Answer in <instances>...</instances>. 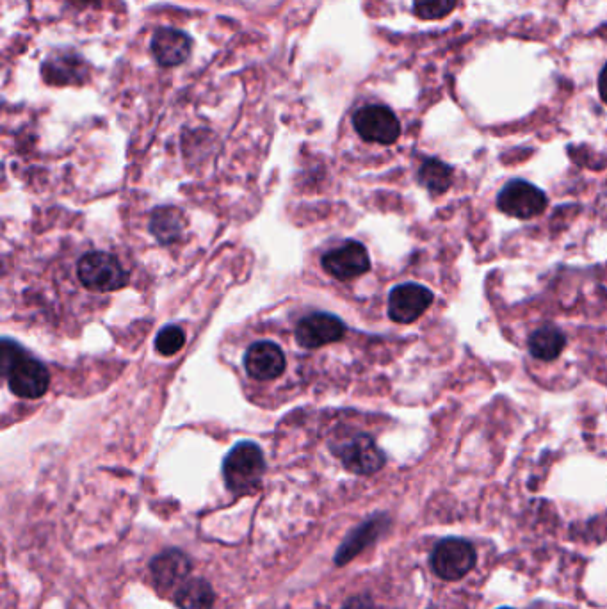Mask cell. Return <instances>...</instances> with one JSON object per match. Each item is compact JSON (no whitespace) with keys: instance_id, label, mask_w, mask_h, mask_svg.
<instances>
[{"instance_id":"cell-20","label":"cell","mask_w":607,"mask_h":609,"mask_svg":"<svg viewBox=\"0 0 607 609\" xmlns=\"http://www.w3.org/2000/svg\"><path fill=\"white\" fill-rule=\"evenodd\" d=\"M460 0H413L415 15L422 20H440L451 15Z\"/></svg>"},{"instance_id":"cell-17","label":"cell","mask_w":607,"mask_h":609,"mask_svg":"<svg viewBox=\"0 0 607 609\" xmlns=\"http://www.w3.org/2000/svg\"><path fill=\"white\" fill-rule=\"evenodd\" d=\"M419 182L433 195H442L453 184V168L440 159H426L419 170Z\"/></svg>"},{"instance_id":"cell-7","label":"cell","mask_w":607,"mask_h":609,"mask_svg":"<svg viewBox=\"0 0 607 609\" xmlns=\"http://www.w3.org/2000/svg\"><path fill=\"white\" fill-rule=\"evenodd\" d=\"M353 125L360 138L378 145H392L401 134V123L392 109L385 106H365L353 116Z\"/></svg>"},{"instance_id":"cell-23","label":"cell","mask_w":607,"mask_h":609,"mask_svg":"<svg viewBox=\"0 0 607 609\" xmlns=\"http://www.w3.org/2000/svg\"><path fill=\"white\" fill-rule=\"evenodd\" d=\"M599 91L600 97L607 104V65L602 68V72H600L599 77Z\"/></svg>"},{"instance_id":"cell-9","label":"cell","mask_w":607,"mask_h":609,"mask_svg":"<svg viewBox=\"0 0 607 609\" xmlns=\"http://www.w3.org/2000/svg\"><path fill=\"white\" fill-rule=\"evenodd\" d=\"M323 268L328 275L346 282L367 273L371 269V259L364 244L346 241L333 248L332 252L324 253Z\"/></svg>"},{"instance_id":"cell-6","label":"cell","mask_w":607,"mask_h":609,"mask_svg":"<svg viewBox=\"0 0 607 609\" xmlns=\"http://www.w3.org/2000/svg\"><path fill=\"white\" fill-rule=\"evenodd\" d=\"M497 205L504 214L518 220H531L547 209V196L542 189L526 180H511L502 187L497 196Z\"/></svg>"},{"instance_id":"cell-11","label":"cell","mask_w":607,"mask_h":609,"mask_svg":"<svg viewBox=\"0 0 607 609\" xmlns=\"http://www.w3.org/2000/svg\"><path fill=\"white\" fill-rule=\"evenodd\" d=\"M244 367L251 378L259 382L275 380L285 371L284 351L275 342L260 341L250 346L244 357Z\"/></svg>"},{"instance_id":"cell-2","label":"cell","mask_w":607,"mask_h":609,"mask_svg":"<svg viewBox=\"0 0 607 609\" xmlns=\"http://www.w3.org/2000/svg\"><path fill=\"white\" fill-rule=\"evenodd\" d=\"M264 471V453L253 442H239L237 446L232 447L223 462L225 483L235 494H248L259 487Z\"/></svg>"},{"instance_id":"cell-13","label":"cell","mask_w":607,"mask_h":609,"mask_svg":"<svg viewBox=\"0 0 607 609\" xmlns=\"http://www.w3.org/2000/svg\"><path fill=\"white\" fill-rule=\"evenodd\" d=\"M41 74L49 84L66 86L72 82H84L88 79V65L77 54H56L47 59L41 68Z\"/></svg>"},{"instance_id":"cell-5","label":"cell","mask_w":607,"mask_h":609,"mask_svg":"<svg viewBox=\"0 0 607 609\" xmlns=\"http://www.w3.org/2000/svg\"><path fill=\"white\" fill-rule=\"evenodd\" d=\"M476 565L474 547L462 538H446L431 554V567L446 581H458L467 576Z\"/></svg>"},{"instance_id":"cell-10","label":"cell","mask_w":607,"mask_h":609,"mask_svg":"<svg viewBox=\"0 0 607 609\" xmlns=\"http://www.w3.org/2000/svg\"><path fill=\"white\" fill-rule=\"evenodd\" d=\"M433 293L419 284L397 285L389 296V316L401 325H410L431 307Z\"/></svg>"},{"instance_id":"cell-1","label":"cell","mask_w":607,"mask_h":609,"mask_svg":"<svg viewBox=\"0 0 607 609\" xmlns=\"http://www.w3.org/2000/svg\"><path fill=\"white\" fill-rule=\"evenodd\" d=\"M2 371L8 378L9 390L18 398L38 399L49 390L47 367L8 339L2 348Z\"/></svg>"},{"instance_id":"cell-4","label":"cell","mask_w":607,"mask_h":609,"mask_svg":"<svg viewBox=\"0 0 607 609\" xmlns=\"http://www.w3.org/2000/svg\"><path fill=\"white\" fill-rule=\"evenodd\" d=\"M332 449L349 472H355L360 476L374 474L385 465V453L374 442L373 437L365 433H357L349 439H342Z\"/></svg>"},{"instance_id":"cell-15","label":"cell","mask_w":607,"mask_h":609,"mask_svg":"<svg viewBox=\"0 0 607 609\" xmlns=\"http://www.w3.org/2000/svg\"><path fill=\"white\" fill-rule=\"evenodd\" d=\"M567 346V337L556 326H542L529 337V351L543 362H551L561 355Z\"/></svg>"},{"instance_id":"cell-16","label":"cell","mask_w":607,"mask_h":609,"mask_svg":"<svg viewBox=\"0 0 607 609\" xmlns=\"http://www.w3.org/2000/svg\"><path fill=\"white\" fill-rule=\"evenodd\" d=\"M186 227L184 214L175 207H159L155 209L150 220V232L162 244L177 243Z\"/></svg>"},{"instance_id":"cell-18","label":"cell","mask_w":607,"mask_h":609,"mask_svg":"<svg viewBox=\"0 0 607 609\" xmlns=\"http://www.w3.org/2000/svg\"><path fill=\"white\" fill-rule=\"evenodd\" d=\"M175 601L180 609H212L214 592L207 581L191 579L180 586Z\"/></svg>"},{"instance_id":"cell-12","label":"cell","mask_w":607,"mask_h":609,"mask_svg":"<svg viewBox=\"0 0 607 609\" xmlns=\"http://www.w3.org/2000/svg\"><path fill=\"white\" fill-rule=\"evenodd\" d=\"M193 49L191 38L177 29H159L152 38V52L161 66L182 65Z\"/></svg>"},{"instance_id":"cell-3","label":"cell","mask_w":607,"mask_h":609,"mask_svg":"<svg viewBox=\"0 0 607 609\" xmlns=\"http://www.w3.org/2000/svg\"><path fill=\"white\" fill-rule=\"evenodd\" d=\"M77 275L82 285L95 293H113L127 285V273L113 255L93 252L79 260Z\"/></svg>"},{"instance_id":"cell-14","label":"cell","mask_w":607,"mask_h":609,"mask_svg":"<svg viewBox=\"0 0 607 609\" xmlns=\"http://www.w3.org/2000/svg\"><path fill=\"white\" fill-rule=\"evenodd\" d=\"M191 570V560L179 549H170L155 556L152 561V574L159 586H173L186 579Z\"/></svg>"},{"instance_id":"cell-24","label":"cell","mask_w":607,"mask_h":609,"mask_svg":"<svg viewBox=\"0 0 607 609\" xmlns=\"http://www.w3.org/2000/svg\"><path fill=\"white\" fill-rule=\"evenodd\" d=\"M501 609H510V608H501Z\"/></svg>"},{"instance_id":"cell-19","label":"cell","mask_w":607,"mask_h":609,"mask_svg":"<svg viewBox=\"0 0 607 609\" xmlns=\"http://www.w3.org/2000/svg\"><path fill=\"white\" fill-rule=\"evenodd\" d=\"M381 529H383V520H369L362 528L355 531V535L349 536L348 542L340 547L339 553H337V563L339 565L348 563L353 556H357L364 549L365 545L371 544L374 538L380 535Z\"/></svg>"},{"instance_id":"cell-21","label":"cell","mask_w":607,"mask_h":609,"mask_svg":"<svg viewBox=\"0 0 607 609\" xmlns=\"http://www.w3.org/2000/svg\"><path fill=\"white\" fill-rule=\"evenodd\" d=\"M184 344H186V333L175 325L164 326L155 339V348L164 357H171V355L179 353L184 348Z\"/></svg>"},{"instance_id":"cell-8","label":"cell","mask_w":607,"mask_h":609,"mask_svg":"<svg viewBox=\"0 0 607 609\" xmlns=\"http://www.w3.org/2000/svg\"><path fill=\"white\" fill-rule=\"evenodd\" d=\"M346 325L340 317L326 312H316L310 316L303 317L296 326V341L301 348L317 350L326 344H333L344 339Z\"/></svg>"},{"instance_id":"cell-22","label":"cell","mask_w":607,"mask_h":609,"mask_svg":"<svg viewBox=\"0 0 607 609\" xmlns=\"http://www.w3.org/2000/svg\"><path fill=\"white\" fill-rule=\"evenodd\" d=\"M342 609H376V606L367 597H353L351 601L346 602V606Z\"/></svg>"}]
</instances>
